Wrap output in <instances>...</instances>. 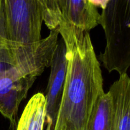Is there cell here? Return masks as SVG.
Returning a JSON list of instances; mask_svg holds the SVG:
<instances>
[{
    "instance_id": "6da1fadb",
    "label": "cell",
    "mask_w": 130,
    "mask_h": 130,
    "mask_svg": "<svg viewBox=\"0 0 130 130\" xmlns=\"http://www.w3.org/2000/svg\"><path fill=\"white\" fill-rule=\"evenodd\" d=\"M61 36L67 63L53 130H87L94 106L104 93L100 64L89 32L74 30Z\"/></svg>"
},
{
    "instance_id": "7a4b0ae2",
    "label": "cell",
    "mask_w": 130,
    "mask_h": 130,
    "mask_svg": "<svg viewBox=\"0 0 130 130\" xmlns=\"http://www.w3.org/2000/svg\"><path fill=\"white\" fill-rule=\"evenodd\" d=\"M106 46L100 56L109 72L127 73L130 66V0H110L100 14Z\"/></svg>"
},
{
    "instance_id": "3957f363",
    "label": "cell",
    "mask_w": 130,
    "mask_h": 130,
    "mask_svg": "<svg viewBox=\"0 0 130 130\" xmlns=\"http://www.w3.org/2000/svg\"><path fill=\"white\" fill-rule=\"evenodd\" d=\"M58 28L39 41L20 43L0 37V66L22 77H37L50 66L58 40Z\"/></svg>"
},
{
    "instance_id": "277c9868",
    "label": "cell",
    "mask_w": 130,
    "mask_h": 130,
    "mask_svg": "<svg viewBox=\"0 0 130 130\" xmlns=\"http://www.w3.org/2000/svg\"><path fill=\"white\" fill-rule=\"evenodd\" d=\"M6 38L20 43L41 39L43 22L41 8L37 0H3Z\"/></svg>"
},
{
    "instance_id": "5b68a950",
    "label": "cell",
    "mask_w": 130,
    "mask_h": 130,
    "mask_svg": "<svg viewBox=\"0 0 130 130\" xmlns=\"http://www.w3.org/2000/svg\"><path fill=\"white\" fill-rule=\"evenodd\" d=\"M66 48L63 39H58L53 55L51 71L45 96V121L53 130L62 100L67 69Z\"/></svg>"
},
{
    "instance_id": "8992f818",
    "label": "cell",
    "mask_w": 130,
    "mask_h": 130,
    "mask_svg": "<svg viewBox=\"0 0 130 130\" xmlns=\"http://www.w3.org/2000/svg\"><path fill=\"white\" fill-rule=\"evenodd\" d=\"M59 34L71 30L89 32L99 24L100 14L88 0H60Z\"/></svg>"
},
{
    "instance_id": "52a82bcc",
    "label": "cell",
    "mask_w": 130,
    "mask_h": 130,
    "mask_svg": "<svg viewBox=\"0 0 130 130\" xmlns=\"http://www.w3.org/2000/svg\"><path fill=\"white\" fill-rule=\"evenodd\" d=\"M0 113L14 124L19 105L36 77H19L9 70L0 72Z\"/></svg>"
},
{
    "instance_id": "ba28073f",
    "label": "cell",
    "mask_w": 130,
    "mask_h": 130,
    "mask_svg": "<svg viewBox=\"0 0 130 130\" xmlns=\"http://www.w3.org/2000/svg\"><path fill=\"white\" fill-rule=\"evenodd\" d=\"M114 130H130V78L127 73L112 85Z\"/></svg>"
},
{
    "instance_id": "9c48e42d",
    "label": "cell",
    "mask_w": 130,
    "mask_h": 130,
    "mask_svg": "<svg viewBox=\"0 0 130 130\" xmlns=\"http://www.w3.org/2000/svg\"><path fill=\"white\" fill-rule=\"evenodd\" d=\"M45 96L38 93L25 106L17 130H43L45 122Z\"/></svg>"
},
{
    "instance_id": "30bf717a",
    "label": "cell",
    "mask_w": 130,
    "mask_h": 130,
    "mask_svg": "<svg viewBox=\"0 0 130 130\" xmlns=\"http://www.w3.org/2000/svg\"><path fill=\"white\" fill-rule=\"evenodd\" d=\"M87 130H114L112 99L109 91L104 92L96 101Z\"/></svg>"
},
{
    "instance_id": "8fae6325",
    "label": "cell",
    "mask_w": 130,
    "mask_h": 130,
    "mask_svg": "<svg viewBox=\"0 0 130 130\" xmlns=\"http://www.w3.org/2000/svg\"><path fill=\"white\" fill-rule=\"evenodd\" d=\"M43 12V22L50 30L58 28L60 22V0H37Z\"/></svg>"
},
{
    "instance_id": "7c38bea8",
    "label": "cell",
    "mask_w": 130,
    "mask_h": 130,
    "mask_svg": "<svg viewBox=\"0 0 130 130\" xmlns=\"http://www.w3.org/2000/svg\"><path fill=\"white\" fill-rule=\"evenodd\" d=\"M0 37H5V38H6L5 14H4V8L3 0H0Z\"/></svg>"
},
{
    "instance_id": "4fadbf2b",
    "label": "cell",
    "mask_w": 130,
    "mask_h": 130,
    "mask_svg": "<svg viewBox=\"0 0 130 130\" xmlns=\"http://www.w3.org/2000/svg\"><path fill=\"white\" fill-rule=\"evenodd\" d=\"M95 7H99L104 10L107 6L110 0H88Z\"/></svg>"
},
{
    "instance_id": "5bb4252c",
    "label": "cell",
    "mask_w": 130,
    "mask_h": 130,
    "mask_svg": "<svg viewBox=\"0 0 130 130\" xmlns=\"http://www.w3.org/2000/svg\"><path fill=\"white\" fill-rule=\"evenodd\" d=\"M47 123V126H46V130H52V126L51 123Z\"/></svg>"
},
{
    "instance_id": "9a60e30c",
    "label": "cell",
    "mask_w": 130,
    "mask_h": 130,
    "mask_svg": "<svg viewBox=\"0 0 130 130\" xmlns=\"http://www.w3.org/2000/svg\"><path fill=\"white\" fill-rule=\"evenodd\" d=\"M0 77H1V76H0Z\"/></svg>"
}]
</instances>
